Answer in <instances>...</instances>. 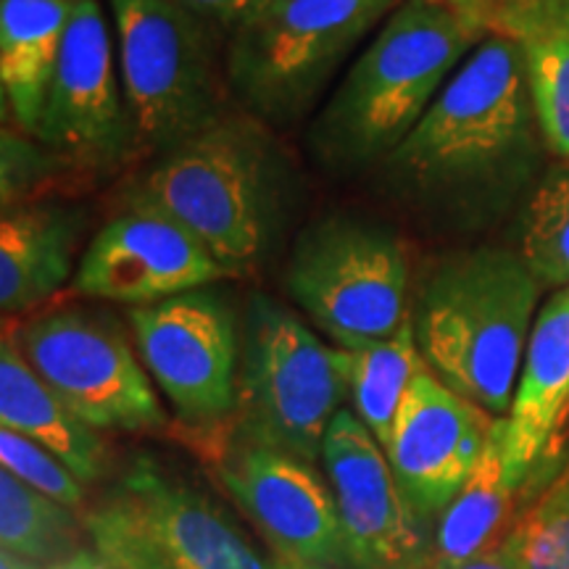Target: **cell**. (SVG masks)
Wrapping results in <instances>:
<instances>
[{"label":"cell","instance_id":"1","mask_svg":"<svg viewBox=\"0 0 569 569\" xmlns=\"http://www.w3.org/2000/svg\"><path fill=\"white\" fill-rule=\"evenodd\" d=\"M540 140L525 46L488 32L386 167L411 196L478 209L507 201L530 182Z\"/></svg>","mask_w":569,"mask_h":569},{"label":"cell","instance_id":"2","mask_svg":"<svg viewBox=\"0 0 569 569\" xmlns=\"http://www.w3.org/2000/svg\"><path fill=\"white\" fill-rule=\"evenodd\" d=\"M486 34L472 13L403 0L319 113V153L338 167L386 161Z\"/></svg>","mask_w":569,"mask_h":569},{"label":"cell","instance_id":"3","mask_svg":"<svg viewBox=\"0 0 569 569\" xmlns=\"http://www.w3.org/2000/svg\"><path fill=\"white\" fill-rule=\"evenodd\" d=\"M540 282L522 253L475 248L427 277L415 317L417 346L448 388L503 417L536 325Z\"/></svg>","mask_w":569,"mask_h":569},{"label":"cell","instance_id":"4","mask_svg":"<svg viewBox=\"0 0 569 569\" xmlns=\"http://www.w3.org/2000/svg\"><path fill=\"white\" fill-rule=\"evenodd\" d=\"M280 163L264 127L227 117L161 153L132 198L156 206L201 240L230 274H243L264 251Z\"/></svg>","mask_w":569,"mask_h":569},{"label":"cell","instance_id":"5","mask_svg":"<svg viewBox=\"0 0 569 569\" xmlns=\"http://www.w3.org/2000/svg\"><path fill=\"white\" fill-rule=\"evenodd\" d=\"M348 398L338 346H327L272 298L253 296L240 322L234 438L319 465Z\"/></svg>","mask_w":569,"mask_h":569},{"label":"cell","instance_id":"6","mask_svg":"<svg viewBox=\"0 0 569 569\" xmlns=\"http://www.w3.org/2000/svg\"><path fill=\"white\" fill-rule=\"evenodd\" d=\"M134 153L161 156L227 117L217 40L177 0H111Z\"/></svg>","mask_w":569,"mask_h":569},{"label":"cell","instance_id":"7","mask_svg":"<svg viewBox=\"0 0 569 569\" xmlns=\"http://www.w3.org/2000/svg\"><path fill=\"white\" fill-rule=\"evenodd\" d=\"M113 569H272L234 522L151 457H138L82 517Z\"/></svg>","mask_w":569,"mask_h":569},{"label":"cell","instance_id":"8","mask_svg":"<svg viewBox=\"0 0 569 569\" xmlns=\"http://www.w3.org/2000/svg\"><path fill=\"white\" fill-rule=\"evenodd\" d=\"M403 0H269L230 40L227 80L261 122L303 117L332 71Z\"/></svg>","mask_w":569,"mask_h":569},{"label":"cell","instance_id":"9","mask_svg":"<svg viewBox=\"0 0 569 569\" xmlns=\"http://www.w3.org/2000/svg\"><path fill=\"white\" fill-rule=\"evenodd\" d=\"M288 290L340 348L377 343L409 319L407 248L382 224L325 219L296 243Z\"/></svg>","mask_w":569,"mask_h":569},{"label":"cell","instance_id":"10","mask_svg":"<svg viewBox=\"0 0 569 569\" xmlns=\"http://www.w3.org/2000/svg\"><path fill=\"white\" fill-rule=\"evenodd\" d=\"M9 336L34 372L96 430L159 432L167 427L146 365L111 317L84 309L48 311L17 325Z\"/></svg>","mask_w":569,"mask_h":569},{"label":"cell","instance_id":"11","mask_svg":"<svg viewBox=\"0 0 569 569\" xmlns=\"http://www.w3.org/2000/svg\"><path fill=\"white\" fill-rule=\"evenodd\" d=\"M140 361L190 427L232 422L240 325L217 290L198 288L127 311Z\"/></svg>","mask_w":569,"mask_h":569},{"label":"cell","instance_id":"12","mask_svg":"<svg viewBox=\"0 0 569 569\" xmlns=\"http://www.w3.org/2000/svg\"><path fill=\"white\" fill-rule=\"evenodd\" d=\"M38 138L61 163L82 172L113 169L134 153L122 74L98 0H80L71 13Z\"/></svg>","mask_w":569,"mask_h":569},{"label":"cell","instance_id":"13","mask_svg":"<svg viewBox=\"0 0 569 569\" xmlns=\"http://www.w3.org/2000/svg\"><path fill=\"white\" fill-rule=\"evenodd\" d=\"M219 480L246 511L274 557L327 569H356L330 480L311 461L234 438Z\"/></svg>","mask_w":569,"mask_h":569},{"label":"cell","instance_id":"14","mask_svg":"<svg viewBox=\"0 0 569 569\" xmlns=\"http://www.w3.org/2000/svg\"><path fill=\"white\" fill-rule=\"evenodd\" d=\"M325 475L356 569H419L427 561L422 522L403 493L386 448L353 411L340 409L322 448Z\"/></svg>","mask_w":569,"mask_h":569},{"label":"cell","instance_id":"15","mask_svg":"<svg viewBox=\"0 0 569 569\" xmlns=\"http://www.w3.org/2000/svg\"><path fill=\"white\" fill-rule=\"evenodd\" d=\"M230 272L201 240L156 206L130 198L127 211L101 227L74 274V290L101 301L146 306L209 288Z\"/></svg>","mask_w":569,"mask_h":569},{"label":"cell","instance_id":"16","mask_svg":"<svg viewBox=\"0 0 569 569\" xmlns=\"http://www.w3.org/2000/svg\"><path fill=\"white\" fill-rule=\"evenodd\" d=\"M493 419L430 367L415 377L386 453L419 517L443 515L482 457Z\"/></svg>","mask_w":569,"mask_h":569},{"label":"cell","instance_id":"17","mask_svg":"<svg viewBox=\"0 0 569 569\" xmlns=\"http://www.w3.org/2000/svg\"><path fill=\"white\" fill-rule=\"evenodd\" d=\"M0 422L3 430L34 440L56 453L84 486L109 472V446L101 430L84 422L30 367L6 332L0 346Z\"/></svg>","mask_w":569,"mask_h":569},{"label":"cell","instance_id":"18","mask_svg":"<svg viewBox=\"0 0 569 569\" xmlns=\"http://www.w3.org/2000/svg\"><path fill=\"white\" fill-rule=\"evenodd\" d=\"M569 398V290L540 309L525 348L515 401L509 409L507 453L519 478L543 457L553 422Z\"/></svg>","mask_w":569,"mask_h":569},{"label":"cell","instance_id":"19","mask_svg":"<svg viewBox=\"0 0 569 569\" xmlns=\"http://www.w3.org/2000/svg\"><path fill=\"white\" fill-rule=\"evenodd\" d=\"M80 0H0V84L27 134H40L71 13Z\"/></svg>","mask_w":569,"mask_h":569},{"label":"cell","instance_id":"20","mask_svg":"<svg viewBox=\"0 0 569 569\" xmlns=\"http://www.w3.org/2000/svg\"><path fill=\"white\" fill-rule=\"evenodd\" d=\"M80 224L61 206H27L3 213L0 224V309L30 311L59 293L74 272Z\"/></svg>","mask_w":569,"mask_h":569},{"label":"cell","instance_id":"21","mask_svg":"<svg viewBox=\"0 0 569 569\" xmlns=\"http://www.w3.org/2000/svg\"><path fill=\"white\" fill-rule=\"evenodd\" d=\"M509 419L496 417L488 443L465 486L438 519L427 561H465L496 549L511 530V511L522 478L507 453Z\"/></svg>","mask_w":569,"mask_h":569},{"label":"cell","instance_id":"22","mask_svg":"<svg viewBox=\"0 0 569 569\" xmlns=\"http://www.w3.org/2000/svg\"><path fill=\"white\" fill-rule=\"evenodd\" d=\"M353 415L369 427L382 448L390 446L393 425L415 377L427 367L417 346L411 317L396 336L361 348H340Z\"/></svg>","mask_w":569,"mask_h":569},{"label":"cell","instance_id":"23","mask_svg":"<svg viewBox=\"0 0 569 569\" xmlns=\"http://www.w3.org/2000/svg\"><path fill=\"white\" fill-rule=\"evenodd\" d=\"M77 509L21 482L9 469H0V546L42 567L77 553L84 522Z\"/></svg>","mask_w":569,"mask_h":569},{"label":"cell","instance_id":"24","mask_svg":"<svg viewBox=\"0 0 569 569\" xmlns=\"http://www.w3.org/2000/svg\"><path fill=\"white\" fill-rule=\"evenodd\" d=\"M519 253L540 284H569V161L549 169L532 190Z\"/></svg>","mask_w":569,"mask_h":569},{"label":"cell","instance_id":"25","mask_svg":"<svg viewBox=\"0 0 569 569\" xmlns=\"http://www.w3.org/2000/svg\"><path fill=\"white\" fill-rule=\"evenodd\" d=\"M546 146L569 161V27H546L519 40Z\"/></svg>","mask_w":569,"mask_h":569},{"label":"cell","instance_id":"26","mask_svg":"<svg viewBox=\"0 0 569 569\" xmlns=\"http://www.w3.org/2000/svg\"><path fill=\"white\" fill-rule=\"evenodd\" d=\"M519 569H569V467L503 538Z\"/></svg>","mask_w":569,"mask_h":569},{"label":"cell","instance_id":"27","mask_svg":"<svg viewBox=\"0 0 569 569\" xmlns=\"http://www.w3.org/2000/svg\"><path fill=\"white\" fill-rule=\"evenodd\" d=\"M0 465L40 493L71 509L84 507V482L56 453L34 440L13 430H0Z\"/></svg>","mask_w":569,"mask_h":569},{"label":"cell","instance_id":"28","mask_svg":"<svg viewBox=\"0 0 569 569\" xmlns=\"http://www.w3.org/2000/svg\"><path fill=\"white\" fill-rule=\"evenodd\" d=\"M569 11V0H482L472 17L488 32H501L519 40L546 21Z\"/></svg>","mask_w":569,"mask_h":569},{"label":"cell","instance_id":"29","mask_svg":"<svg viewBox=\"0 0 569 569\" xmlns=\"http://www.w3.org/2000/svg\"><path fill=\"white\" fill-rule=\"evenodd\" d=\"M193 17L203 21L213 34L234 38L259 13L269 0H177Z\"/></svg>","mask_w":569,"mask_h":569},{"label":"cell","instance_id":"30","mask_svg":"<svg viewBox=\"0 0 569 569\" xmlns=\"http://www.w3.org/2000/svg\"><path fill=\"white\" fill-rule=\"evenodd\" d=\"M419 569H519V565L515 553L509 551V546L501 540L496 549L480 553V557L465 561H425Z\"/></svg>","mask_w":569,"mask_h":569},{"label":"cell","instance_id":"31","mask_svg":"<svg viewBox=\"0 0 569 569\" xmlns=\"http://www.w3.org/2000/svg\"><path fill=\"white\" fill-rule=\"evenodd\" d=\"M567 443H569V398H567L565 407H561L557 422H553L551 438H549V443H546L543 457L546 459H557L561 453V448H565ZM543 457H540V459H543Z\"/></svg>","mask_w":569,"mask_h":569},{"label":"cell","instance_id":"32","mask_svg":"<svg viewBox=\"0 0 569 569\" xmlns=\"http://www.w3.org/2000/svg\"><path fill=\"white\" fill-rule=\"evenodd\" d=\"M46 569H113V567L98 551H77Z\"/></svg>","mask_w":569,"mask_h":569},{"label":"cell","instance_id":"33","mask_svg":"<svg viewBox=\"0 0 569 569\" xmlns=\"http://www.w3.org/2000/svg\"><path fill=\"white\" fill-rule=\"evenodd\" d=\"M0 569H46V567L38 565V561L17 557V553L0 551Z\"/></svg>","mask_w":569,"mask_h":569},{"label":"cell","instance_id":"34","mask_svg":"<svg viewBox=\"0 0 569 569\" xmlns=\"http://www.w3.org/2000/svg\"><path fill=\"white\" fill-rule=\"evenodd\" d=\"M430 3H438V6H446V9H457V11H467L472 13L482 0H430Z\"/></svg>","mask_w":569,"mask_h":569},{"label":"cell","instance_id":"35","mask_svg":"<svg viewBox=\"0 0 569 569\" xmlns=\"http://www.w3.org/2000/svg\"><path fill=\"white\" fill-rule=\"evenodd\" d=\"M272 569H327V567H315V565H298V561H288V559H280V557H274V561H272Z\"/></svg>","mask_w":569,"mask_h":569},{"label":"cell","instance_id":"36","mask_svg":"<svg viewBox=\"0 0 569 569\" xmlns=\"http://www.w3.org/2000/svg\"><path fill=\"white\" fill-rule=\"evenodd\" d=\"M551 27H569V17H565V21H559V24H551ZM546 30V27H543Z\"/></svg>","mask_w":569,"mask_h":569},{"label":"cell","instance_id":"37","mask_svg":"<svg viewBox=\"0 0 569 569\" xmlns=\"http://www.w3.org/2000/svg\"><path fill=\"white\" fill-rule=\"evenodd\" d=\"M567 290H569V288H567Z\"/></svg>","mask_w":569,"mask_h":569}]
</instances>
